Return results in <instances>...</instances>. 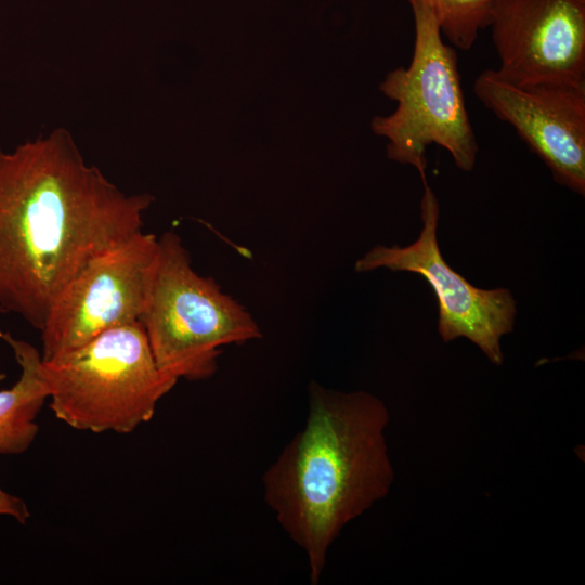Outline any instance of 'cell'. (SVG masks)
I'll list each match as a JSON object with an SVG mask.
<instances>
[{
	"instance_id": "5",
	"label": "cell",
	"mask_w": 585,
	"mask_h": 585,
	"mask_svg": "<svg viewBox=\"0 0 585 585\" xmlns=\"http://www.w3.org/2000/svg\"><path fill=\"white\" fill-rule=\"evenodd\" d=\"M41 372L56 418L94 433L132 432L178 382L159 369L140 321L42 361Z\"/></svg>"
},
{
	"instance_id": "10",
	"label": "cell",
	"mask_w": 585,
	"mask_h": 585,
	"mask_svg": "<svg viewBox=\"0 0 585 585\" xmlns=\"http://www.w3.org/2000/svg\"><path fill=\"white\" fill-rule=\"evenodd\" d=\"M0 339L10 346L21 367L15 385L0 390V454H22L38 434L36 418L49 398L42 359L34 346L9 333L0 330Z\"/></svg>"
},
{
	"instance_id": "1",
	"label": "cell",
	"mask_w": 585,
	"mask_h": 585,
	"mask_svg": "<svg viewBox=\"0 0 585 585\" xmlns=\"http://www.w3.org/2000/svg\"><path fill=\"white\" fill-rule=\"evenodd\" d=\"M152 202L87 164L66 129L0 151V313L41 330L87 262L142 231Z\"/></svg>"
},
{
	"instance_id": "8",
	"label": "cell",
	"mask_w": 585,
	"mask_h": 585,
	"mask_svg": "<svg viewBox=\"0 0 585 585\" xmlns=\"http://www.w3.org/2000/svg\"><path fill=\"white\" fill-rule=\"evenodd\" d=\"M487 28L508 80L585 87V0H494Z\"/></svg>"
},
{
	"instance_id": "12",
	"label": "cell",
	"mask_w": 585,
	"mask_h": 585,
	"mask_svg": "<svg viewBox=\"0 0 585 585\" xmlns=\"http://www.w3.org/2000/svg\"><path fill=\"white\" fill-rule=\"evenodd\" d=\"M0 515L14 518L25 523L29 518V510L23 499L12 495L0 487Z\"/></svg>"
},
{
	"instance_id": "6",
	"label": "cell",
	"mask_w": 585,
	"mask_h": 585,
	"mask_svg": "<svg viewBox=\"0 0 585 585\" xmlns=\"http://www.w3.org/2000/svg\"><path fill=\"white\" fill-rule=\"evenodd\" d=\"M158 238L140 231L92 258L54 301L41 328L42 361L140 321Z\"/></svg>"
},
{
	"instance_id": "11",
	"label": "cell",
	"mask_w": 585,
	"mask_h": 585,
	"mask_svg": "<svg viewBox=\"0 0 585 585\" xmlns=\"http://www.w3.org/2000/svg\"><path fill=\"white\" fill-rule=\"evenodd\" d=\"M437 16L443 38L451 46L467 51L480 31L487 28L494 0H428Z\"/></svg>"
},
{
	"instance_id": "4",
	"label": "cell",
	"mask_w": 585,
	"mask_h": 585,
	"mask_svg": "<svg viewBox=\"0 0 585 585\" xmlns=\"http://www.w3.org/2000/svg\"><path fill=\"white\" fill-rule=\"evenodd\" d=\"M414 18V49L407 67L387 74L381 92L396 102L393 113L376 116L373 131L388 140L391 160L426 176L427 148L439 145L463 171H471L478 142L465 103L458 57L441 34L428 0H407Z\"/></svg>"
},
{
	"instance_id": "7",
	"label": "cell",
	"mask_w": 585,
	"mask_h": 585,
	"mask_svg": "<svg viewBox=\"0 0 585 585\" xmlns=\"http://www.w3.org/2000/svg\"><path fill=\"white\" fill-rule=\"evenodd\" d=\"M422 229L406 247L377 245L355 262V271L385 268L419 274L432 287L439 304L438 330L443 341L464 337L473 342L495 365L503 364V336L512 332L516 301L505 288L481 289L471 285L444 260L437 229L438 199L426 176L420 177Z\"/></svg>"
},
{
	"instance_id": "9",
	"label": "cell",
	"mask_w": 585,
	"mask_h": 585,
	"mask_svg": "<svg viewBox=\"0 0 585 585\" xmlns=\"http://www.w3.org/2000/svg\"><path fill=\"white\" fill-rule=\"evenodd\" d=\"M473 93L516 130L555 181L585 194V87L519 84L485 69L476 78Z\"/></svg>"
},
{
	"instance_id": "2",
	"label": "cell",
	"mask_w": 585,
	"mask_h": 585,
	"mask_svg": "<svg viewBox=\"0 0 585 585\" xmlns=\"http://www.w3.org/2000/svg\"><path fill=\"white\" fill-rule=\"evenodd\" d=\"M388 407L376 395L311 381L303 428L262 476L263 497L320 583L341 531L389 494Z\"/></svg>"
},
{
	"instance_id": "3",
	"label": "cell",
	"mask_w": 585,
	"mask_h": 585,
	"mask_svg": "<svg viewBox=\"0 0 585 585\" xmlns=\"http://www.w3.org/2000/svg\"><path fill=\"white\" fill-rule=\"evenodd\" d=\"M140 323L159 369L177 380H206L222 347L262 336L249 311L192 266L180 236L158 238Z\"/></svg>"
}]
</instances>
